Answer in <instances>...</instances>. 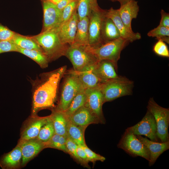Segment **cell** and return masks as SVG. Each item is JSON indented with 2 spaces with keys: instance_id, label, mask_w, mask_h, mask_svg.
<instances>
[{
  "instance_id": "cell-1",
  "label": "cell",
  "mask_w": 169,
  "mask_h": 169,
  "mask_svg": "<svg viewBox=\"0 0 169 169\" xmlns=\"http://www.w3.org/2000/svg\"><path fill=\"white\" fill-rule=\"evenodd\" d=\"M64 66L42 73L31 81L32 85L31 117L37 115L40 110L55 108L59 84L66 71Z\"/></svg>"
},
{
  "instance_id": "cell-2",
  "label": "cell",
  "mask_w": 169,
  "mask_h": 169,
  "mask_svg": "<svg viewBox=\"0 0 169 169\" xmlns=\"http://www.w3.org/2000/svg\"><path fill=\"white\" fill-rule=\"evenodd\" d=\"M32 37L39 44L49 62L65 56L69 45L61 41L56 28L41 32Z\"/></svg>"
},
{
  "instance_id": "cell-3",
  "label": "cell",
  "mask_w": 169,
  "mask_h": 169,
  "mask_svg": "<svg viewBox=\"0 0 169 169\" xmlns=\"http://www.w3.org/2000/svg\"><path fill=\"white\" fill-rule=\"evenodd\" d=\"M133 85V81L119 76L116 78L101 83L98 87L103 94L105 103L131 95Z\"/></svg>"
},
{
  "instance_id": "cell-4",
  "label": "cell",
  "mask_w": 169,
  "mask_h": 169,
  "mask_svg": "<svg viewBox=\"0 0 169 169\" xmlns=\"http://www.w3.org/2000/svg\"><path fill=\"white\" fill-rule=\"evenodd\" d=\"M65 74L60 99L57 106L54 108L64 112L68 109L76 95L84 89L73 69L68 70Z\"/></svg>"
},
{
  "instance_id": "cell-5",
  "label": "cell",
  "mask_w": 169,
  "mask_h": 169,
  "mask_svg": "<svg viewBox=\"0 0 169 169\" xmlns=\"http://www.w3.org/2000/svg\"><path fill=\"white\" fill-rule=\"evenodd\" d=\"M129 42L120 37L114 40L103 44L95 47L87 46L88 50L98 61L107 60L111 61L117 68V63L121 52Z\"/></svg>"
},
{
  "instance_id": "cell-6",
  "label": "cell",
  "mask_w": 169,
  "mask_h": 169,
  "mask_svg": "<svg viewBox=\"0 0 169 169\" xmlns=\"http://www.w3.org/2000/svg\"><path fill=\"white\" fill-rule=\"evenodd\" d=\"M87 46L74 44L69 45L64 56L71 63L74 71H82L94 66L98 61L88 50Z\"/></svg>"
},
{
  "instance_id": "cell-7",
  "label": "cell",
  "mask_w": 169,
  "mask_h": 169,
  "mask_svg": "<svg viewBox=\"0 0 169 169\" xmlns=\"http://www.w3.org/2000/svg\"><path fill=\"white\" fill-rule=\"evenodd\" d=\"M153 116L157 127V136L161 142L169 141V110L158 105L153 98H150L147 107Z\"/></svg>"
},
{
  "instance_id": "cell-8",
  "label": "cell",
  "mask_w": 169,
  "mask_h": 169,
  "mask_svg": "<svg viewBox=\"0 0 169 169\" xmlns=\"http://www.w3.org/2000/svg\"><path fill=\"white\" fill-rule=\"evenodd\" d=\"M117 147L133 156H139L149 160L150 153L146 147L136 135L126 129Z\"/></svg>"
},
{
  "instance_id": "cell-9",
  "label": "cell",
  "mask_w": 169,
  "mask_h": 169,
  "mask_svg": "<svg viewBox=\"0 0 169 169\" xmlns=\"http://www.w3.org/2000/svg\"><path fill=\"white\" fill-rule=\"evenodd\" d=\"M106 10L99 8L93 10L89 17V46L95 47L102 44L101 33Z\"/></svg>"
},
{
  "instance_id": "cell-10",
  "label": "cell",
  "mask_w": 169,
  "mask_h": 169,
  "mask_svg": "<svg viewBox=\"0 0 169 169\" xmlns=\"http://www.w3.org/2000/svg\"><path fill=\"white\" fill-rule=\"evenodd\" d=\"M126 130L136 136L144 135L151 141L158 142L156 121L153 115L148 110L140 122Z\"/></svg>"
},
{
  "instance_id": "cell-11",
  "label": "cell",
  "mask_w": 169,
  "mask_h": 169,
  "mask_svg": "<svg viewBox=\"0 0 169 169\" xmlns=\"http://www.w3.org/2000/svg\"><path fill=\"white\" fill-rule=\"evenodd\" d=\"M85 92L86 98L84 106L97 117L101 124H105V120L102 111L104 97L98 86L85 89Z\"/></svg>"
},
{
  "instance_id": "cell-12",
  "label": "cell",
  "mask_w": 169,
  "mask_h": 169,
  "mask_svg": "<svg viewBox=\"0 0 169 169\" xmlns=\"http://www.w3.org/2000/svg\"><path fill=\"white\" fill-rule=\"evenodd\" d=\"M42 1L43 19L41 32L57 28L61 23L62 11L50 1Z\"/></svg>"
},
{
  "instance_id": "cell-13",
  "label": "cell",
  "mask_w": 169,
  "mask_h": 169,
  "mask_svg": "<svg viewBox=\"0 0 169 169\" xmlns=\"http://www.w3.org/2000/svg\"><path fill=\"white\" fill-rule=\"evenodd\" d=\"M79 20L76 10L69 19L56 28L59 37L63 44L70 45L73 43Z\"/></svg>"
},
{
  "instance_id": "cell-14",
  "label": "cell",
  "mask_w": 169,
  "mask_h": 169,
  "mask_svg": "<svg viewBox=\"0 0 169 169\" xmlns=\"http://www.w3.org/2000/svg\"><path fill=\"white\" fill-rule=\"evenodd\" d=\"M18 144L22 154L21 166H24L45 148L44 142L36 138L29 140L19 139Z\"/></svg>"
},
{
  "instance_id": "cell-15",
  "label": "cell",
  "mask_w": 169,
  "mask_h": 169,
  "mask_svg": "<svg viewBox=\"0 0 169 169\" xmlns=\"http://www.w3.org/2000/svg\"><path fill=\"white\" fill-rule=\"evenodd\" d=\"M105 16L113 21L120 32L121 37L130 42L141 39V36L139 33L130 31L125 25L120 17L118 9L111 8L106 10Z\"/></svg>"
},
{
  "instance_id": "cell-16",
  "label": "cell",
  "mask_w": 169,
  "mask_h": 169,
  "mask_svg": "<svg viewBox=\"0 0 169 169\" xmlns=\"http://www.w3.org/2000/svg\"><path fill=\"white\" fill-rule=\"evenodd\" d=\"M117 69L111 61L102 60L97 61L93 67V71L102 83L118 77Z\"/></svg>"
},
{
  "instance_id": "cell-17",
  "label": "cell",
  "mask_w": 169,
  "mask_h": 169,
  "mask_svg": "<svg viewBox=\"0 0 169 169\" xmlns=\"http://www.w3.org/2000/svg\"><path fill=\"white\" fill-rule=\"evenodd\" d=\"M49 116L31 117L22 131L20 139L29 140L37 138L41 128L47 122Z\"/></svg>"
},
{
  "instance_id": "cell-18",
  "label": "cell",
  "mask_w": 169,
  "mask_h": 169,
  "mask_svg": "<svg viewBox=\"0 0 169 169\" xmlns=\"http://www.w3.org/2000/svg\"><path fill=\"white\" fill-rule=\"evenodd\" d=\"M148 150L150 153L149 165L151 166L155 162L163 152L169 149V141L161 143L149 140L141 136H136Z\"/></svg>"
},
{
  "instance_id": "cell-19",
  "label": "cell",
  "mask_w": 169,
  "mask_h": 169,
  "mask_svg": "<svg viewBox=\"0 0 169 169\" xmlns=\"http://www.w3.org/2000/svg\"><path fill=\"white\" fill-rule=\"evenodd\" d=\"M68 119L75 125L86 128L92 124L100 123L97 117L84 106L77 110Z\"/></svg>"
},
{
  "instance_id": "cell-20",
  "label": "cell",
  "mask_w": 169,
  "mask_h": 169,
  "mask_svg": "<svg viewBox=\"0 0 169 169\" xmlns=\"http://www.w3.org/2000/svg\"><path fill=\"white\" fill-rule=\"evenodd\" d=\"M22 154L18 143L10 151L4 154L0 157V166L3 169H16L21 166Z\"/></svg>"
},
{
  "instance_id": "cell-21",
  "label": "cell",
  "mask_w": 169,
  "mask_h": 169,
  "mask_svg": "<svg viewBox=\"0 0 169 169\" xmlns=\"http://www.w3.org/2000/svg\"><path fill=\"white\" fill-rule=\"evenodd\" d=\"M121 19L127 28L133 32L131 26V21L136 18L139 10L138 2L134 0L130 1L120 5L118 9Z\"/></svg>"
},
{
  "instance_id": "cell-22",
  "label": "cell",
  "mask_w": 169,
  "mask_h": 169,
  "mask_svg": "<svg viewBox=\"0 0 169 169\" xmlns=\"http://www.w3.org/2000/svg\"><path fill=\"white\" fill-rule=\"evenodd\" d=\"M101 36L102 44L121 37L120 32L113 21L106 16L102 22Z\"/></svg>"
},
{
  "instance_id": "cell-23",
  "label": "cell",
  "mask_w": 169,
  "mask_h": 169,
  "mask_svg": "<svg viewBox=\"0 0 169 169\" xmlns=\"http://www.w3.org/2000/svg\"><path fill=\"white\" fill-rule=\"evenodd\" d=\"M50 116L55 133L67 137V128L69 119L64 112L53 108Z\"/></svg>"
},
{
  "instance_id": "cell-24",
  "label": "cell",
  "mask_w": 169,
  "mask_h": 169,
  "mask_svg": "<svg viewBox=\"0 0 169 169\" xmlns=\"http://www.w3.org/2000/svg\"><path fill=\"white\" fill-rule=\"evenodd\" d=\"M94 66L88 67L82 71H74L83 88L85 89L97 87L101 83L93 71Z\"/></svg>"
},
{
  "instance_id": "cell-25",
  "label": "cell",
  "mask_w": 169,
  "mask_h": 169,
  "mask_svg": "<svg viewBox=\"0 0 169 169\" xmlns=\"http://www.w3.org/2000/svg\"><path fill=\"white\" fill-rule=\"evenodd\" d=\"M89 18L88 17L79 20L74 42L72 44L89 46Z\"/></svg>"
},
{
  "instance_id": "cell-26",
  "label": "cell",
  "mask_w": 169,
  "mask_h": 169,
  "mask_svg": "<svg viewBox=\"0 0 169 169\" xmlns=\"http://www.w3.org/2000/svg\"><path fill=\"white\" fill-rule=\"evenodd\" d=\"M86 127L75 125L69 120L67 128V136L78 145H85L84 132Z\"/></svg>"
},
{
  "instance_id": "cell-27",
  "label": "cell",
  "mask_w": 169,
  "mask_h": 169,
  "mask_svg": "<svg viewBox=\"0 0 169 169\" xmlns=\"http://www.w3.org/2000/svg\"><path fill=\"white\" fill-rule=\"evenodd\" d=\"M11 40L21 48L42 51L39 44L32 36H24L16 33Z\"/></svg>"
},
{
  "instance_id": "cell-28",
  "label": "cell",
  "mask_w": 169,
  "mask_h": 169,
  "mask_svg": "<svg viewBox=\"0 0 169 169\" xmlns=\"http://www.w3.org/2000/svg\"><path fill=\"white\" fill-rule=\"evenodd\" d=\"M17 52L31 59L37 63L42 68H45L48 66L49 62L42 51L24 49L18 46Z\"/></svg>"
},
{
  "instance_id": "cell-29",
  "label": "cell",
  "mask_w": 169,
  "mask_h": 169,
  "mask_svg": "<svg viewBox=\"0 0 169 169\" xmlns=\"http://www.w3.org/2000/svg\"><path fill=\"white\" fill-rule=\"evenodd\" d=\"M97 0H79L77 12L79 20L89 17L92 12L100 7Z\"/></svg>"
},
{
  "instance_id": "cell-30",
  "label": "cell",
  "mask_w": 169,
  "mask_h": 169,
  "mask_svg": "<svg viewBox=\"0 0 169 169\" xmlns=\"http://www.w3.org/2000/svg\"><path fill=\"white\" fill-rule=\"evenodd\" d=\"M86 98L84 89L81 90L76 95L72 100L68 109L64 112L68 118L79 109L84 105Z\"/></svg>"
},
{
  "instance_id": "cell-31",
  "label": "cell",
  "mask_w": 169,
  "mask_h": 169,
  "mask_svg": "<svg viewBox=\"0 0 169 169\" xmlns=\"http://www.w3.org/2000/svg\"><path fill=\"white\" fill-rule=\"evenodd\" d=\"M66 137L55 133L47 142H44L45 148H53L67 153L66 148Z\"/></svg>"
},
{
  "instance_id": "cell-32",
  "label": "cell",
  "mask_w": 169,
  "mask_h": 169,
  "mask_svg": "<svg viewBox=\"0 0 169 169\" xmlns=\"http://www.w3.org/2000/svg\"><path fill=\"white\" fill-rule=\"evenodd\" d=\"M55 134L53 124L49 115L47 122L41 128L36 138L43 142H46Z\"/></svg>"
},
{
  "instance_id": "cell-33",
  "label": "cell",
  "mask_w": 169,
  "mask_h": 169,
  "mask_svg": "<svg viewBox=\"0 0 169 169\" xmlns=\"http://www.w3.org/2000/svg\"><path fill=\"white\" fill-rule=\"evenodd\" d=\"M147 35L149 37H156L158 40H161L169 44V28L159 25L149 31Z\"/></svg>"
},
{
  "instance_id": "cell-34",
  "label": "cell",
  "mask_w": 169,
  "mask_h": 169,
  "mask_svg": "<svg viewBox=\"0 0 169 169\" xmlns=\"http://www.w3.org/2000/svg\"><path fill=\"white\" fill-rule=\"evenodd\" d=\"M78 2L79 0L71 1L62 11L61 23L69 19L77 10Z\"/></svg>"
},
{
  "instance_id": "cell-35",
  "label": "cell",
  "mask_w": 169,
  "mask_h": 169,
  "mask_svg": "<svg viewBox=\"0 0 169 169\" xmlns=\"http://www.w3.org/2000/svg\"><path fill=\"white\" fill-rule=\"evenodd\" d=\"M77 145L68 136L66 137L65 146L67 153L69 154L77 162L81 165V161L79 158L76 152Z\"/></svg>"
},
{
  "instance_id": "cell-36",
  "label": "cell",
  "mask_w": 169,
  "mask_h": 169,
  "mask_svg": "<svg viewBox=\"0 0 169 169\" xmlns=\"http://www.w3.org/2000/svg\"><path fill=\"white\" fill-rule=\"evenodd\" d=\"M154 52L158 56L164 57H169V51L168 48L163 41L158 40L153 46Z\"/></svg>"
},
{
  "instance_id": "cell-37",
  "label": "cell",
  "mask_w": 169,
  "mask_h": 169,
  "mask_svg": "<svg viewBox=\"0 0 169 169\" xmlns=\"http://www.w3.org/2000/svg\"><path fill=\"white\" fill-rule=\"evenodd\" d=\"M82 146L86 154L89 162H91L95 164L97 161L103 162L105 160V157L93 151L87 146L86 145Z\"/></svg>"
},
{
  "instance_id": "cell-38",
  "label": "cell",
  "mask_w": 169,
  "mask_h": 169,
  "mask_svg": "<svg viewBox=\"0 0 169 169\" xmlns=\"http://www.w3.org/2000/svg\"><path fill=\"white\" fill-rule=\"evenodd\" d=\"M18 51V46L11 40H0V54Z\"/></svg>"
},
{
  "instance_id": "cell-39",
  "label": "cell",
  "mask_w": 169,
  "mask_h": 169,
  "mask_svg": "<svg viewBox=\"0 0 169 169\" xmlns=\"http://www.w3.org/2000/svg\"><path fill=\"white\" fill-rule=\"evenodd\" d=\"M16 33L0 23V40H11Z\"/></svg>"
},
{
  "instance_id": "cell-40",
  "label": "cell",
  "mask_w": 169,
  "mask_h": 169,
  "mask_svg": "<svg viewBox=\"0 0 169 169\" xmlns=\"http://www.w3.org/2000/svg\"><path fill=\"white\" fill-rule=\"evenodd\" d=\"M76 152L79 158L81 161V165L85 167L90 168V167L88 164L89 161L86 154L82 146L77 145Z\"/></svg>"
},
{
  "instance_id": "cell-41",
  "label": "cell",
  "mask_w": 169,
  "mask_h": 169,
  "mask_svg": "<svg viewBox=\"0 0 169 169\" xmlns=\"http://www.w3.org/2000/svg\"><path fill=\"white\" fill-rule=\"evenodd\" d=\"M161 20L159 25L169 28V14L165 12L163 10L161 11Z\"/></svg>"
},
{
  "instance_id": "cell-42",
  "label": "cell",
  "mask_w": 169,
  "mask_h": 169,
  "mask_svg": "<svg viewBox=\"0 0 169 169\" xmlns=\"http://www.w3.org/2000/svg\"><path fill=\"white\" fill-rule=\"evenodd\" d=\"M71 1L70 0H61L55 5L58 9L62 11Z\"/></svg>"
},
{
  "instance_id": "cell-43",
  "label": "cell",
  "mask_w": 169,
  "mask_h": 169,
  "mask_svg": "<svg viewBox=\"0 0 169 169\" xmlns=\"http://www.w3.org/2000/svg\"><path fill=\"white\" fill-rule=\"evenodd\" d=\"M131 0H119L118 2L120 3V5H122Z\"/></svg>"
},
{
  "instance_id": "cell-44",
  "label": "cell",
  "mask_w": 169,
  "mask_h": 169,
  "mask_svg": "<svg viewBox=\"0 0 169 169\" xmlns=\"http://www.w3.org/2000/svg\"><path fill=\"white\" fill-rule=\"evenodd\" d=\"M61 0H50V1L53 3H54L56 4L57 3H58L59 1Z\"/></svg>"
},
{
  "instance_id": "cell-45",
  "label": "cell",
  "mask_w": 169,
  "mask_h": 169,
  "mask_svg": "<svg viewBox=\"0 0 169 169\" xmlns=\"http://www.w3.org/2000/svg\"><path fill=\"white\" fill-rule=\"evenodd\" d=\"M112 1H118L119 0H110Z\"/></svg>"
},
{
  "instance_id": "cell-46",
  "label": "cell",
  "mask_w": 169,
  "mask_h": 169,
  "mask_svg": "<svg viewBox=\"0 0 169 169\" xmlns=\"http://www.w3.org/2000/svg\"><path fill=\"white\" fill-rule=\"evenodd\" d=\"M41 1H50V0H41Z\"/></svg>"
},
{
  "instance_id": "cell-47",
  "label": "cell",
  "mask_w": 169,
  "mask_h": 169,
  "mask_svg": "<svg viewBox=\"0 0 169 169\" xmlns=\"http://www.w3.org/2000/svg\"><path fill=\"white\" fill-rule=\"evenodd\" d=\"M71 0V1H73V0Z\"/></svg>"
}]
</instances>
